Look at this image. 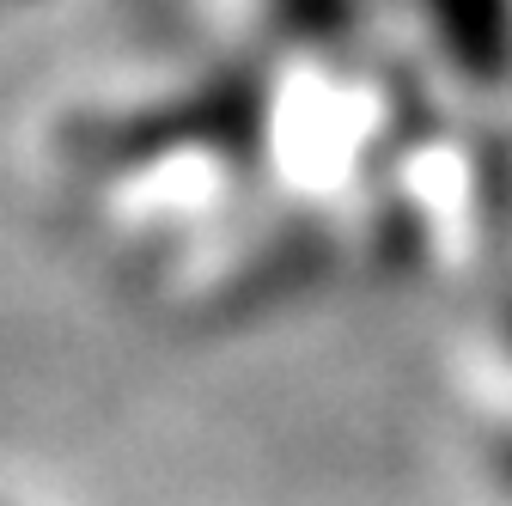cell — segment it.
I'll list each match as a JSON object with an SVG mask.
<instances>
[{
    "label": "cell",
    "instance_id": "3957f363",
    "mask_svg": "<svg viewBox=\"0 0 512 506\" xmlns=\"http://www.w3.org/2000/svg\"><path fill=\"white\" fill-rule=\"evenodd\" d=\"M506 342H512V305H506Z\"/></svg>",
    "mask_w": 512,
    "mask_h": 506
},
{
    "label": "cell",
    "instance_id": "7a4b0ae2",
    "mask_svg": "<svg viewBox=\"0 0 512 506\" xmlns=\"http://www.w3.org/2000/svg\"><path fill=\"white\" fill-rule=\"evenodd\" d=\"M500 482L512 488V439H506V446H500Z\"/></svg>",
    "mask_w": 512,
    "mask_h": 506
},
{
    "label": "cell",
    "instance_id": "6da1fadb",
    "mask_svg": "<svg viewBox=\"0 0 512 506\" xmlns=\"http://www.w3.org/2000/svg\"><path fill=\"white\" fill-rule=\"evenodd\" d=\"M433 19L470 80H500L512 68V0H433Z\"/></svg>",
    "mask_w": 512,
    "mask_h": 506
}]
</instances>
